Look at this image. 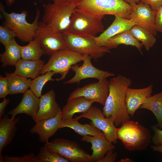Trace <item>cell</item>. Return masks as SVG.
Masks as SVG:
<instances>
[{
  "mask_svg": "<svg viewBox=\"0 0 162 162\" xmlns=\"http://www.w3.org/2000/svg\"></svg>",
  "mask_w": 162,
  "mask_h": 162,
  "instance_id": "47",
  "label": "cell"
},
{
  "mask_svg": "<svg viewBox=\"0 0 162 162\" xmlns=\"http://www.w3.org/2000/svg\"><path fill=\"white\" fill-rule=\"evenodd\" d=\"M116 136L125 148L130 151L146 149L152 137L149 129L138 122L127 121L117 128Z\"/></svg>",
  "mask_w": 162,
  "mask_h": 162,
  "instance_id": "3",
  "label": "cell"
},
{
  "mask_svg": "<svg viewBox=\"0 0 162 162\" xmlns=\"http://www.w3.org/2000/svg\"><path fill=\"white\" fill-rule=\"evenodd\" d=\"M152 148L155 152H160L162 154V145H152Z\"/></svg>",
  "mask_w": 162,
  "mask_h": 162,
  "instance_id": "42",
  "label": "cell"
},
{
  "mask_svg": "<svg viewBox=\"0 0 162 162\" xmlns=\"http://www.w3.org/2000/svg\"><path fill=\"white\" fill-rule=\"evenodd\" d=\"M104 17L90 15L76 8L71 16L66 32L79 35L96 36L97 34L104 30L102 22Z\"/></svg>",
  "mask_w": 162,
  "mask_h": 162,
  "instance_id": "6",
  "label": "cell"
},
{
  "mask_svg": "<svg viewBox=\"0 0 162 162\" xmlns=\"http://www.w3.org/2000/svg\"><path fill=\"white\" fill-rule=\"evenodd\" d=\"M61 110L60 107L56 101L54 91L50 90L40 98L38 111L32 118L36 123L43 119L53 118Z\"/></svg>",
  "mask_w": 162,
  "mask_h": 162,
  "instance_id": "15",
  "label": "cell"
},
{
  "mask_svg": "<svg viewBox=\"0 0 162 162\" xmlns=\"http://www.w3.org/2000/svg\"><path fill=\"white\" fill-rule=\"evenodd\" d=\"M4 157V162H36V156L33 153L22 157Z\"/></svg>",
  "mask_w": 162,
  "mask_h": 162,
  "instance_id": "34",
  "label": "cell"
},
{
  "mask_svg": "<svg viewBox=\"0 0 162 162\" xmlns=\"http://www.w3.org/2000/svg\"><path fill=\"white\" fill-rule=\"evenodd\" d=\"M126 3L130 4V5L137 4L141 1V0H123Z\"/></svg>",
  "mask_w": 162,
  "mask_h": 162,
  "instance_id": "43",
  "label": "cell"
},
{
  "mask_svg": "<svg viewBox=\"0 0 162 162\" xmlns=\"http://www.w3.org/2000/svg\"><path fill=\"white\" fill-rule=\"evenodd\" d=\"M77 8L94 16L111 15L130 19L133 7L123 0H80Z\"/></svg>",
  "mask_w": 162,
  "mask_h": 162,
  "instance_id": "2",
  "label": "cell"
},
{
  "mask_svg": "<svg viewBox=\"0 0 162 162\" xmlns=\"http://www.w3.org/2000/svg\"><path fill=\"white\" fill-rule=\"evenodd\" d=\"M153 85L150 84L143 88L135 89L129 87L126 92L125 101L127 109L130 116H133L140 109L146 98L151 95Z\"/></svg>",
  "mask_w": 162,
  "mask_h": 162,
  "instance_id": "18",
  "label": "cell"
},
{
  "mask_svg": "<svg viewBox=\"0 0 162 162\" xmlns=\"http://www.w3.org/2000/svg\"><path fill=\"white\" fill-rule=\"evenodd\" d=\"M154 135L152 137V141L154 145H162V130L159 129L156 125L152 127Z\"/></svg>",
  "mask_w": 162,
  "mask_h": 162,
  "instance_id": "36",
  "label": "cell"
},
{
  "mask_svg": "<svg viewBox=\"0 0 162 162\" xmlns=\"http://www.w3.org/2000/svg\"><path fill=\"white\" fill-rule=\"evenodd\" d=\"M114 150L108 151L104 156L98 162H113L115 161L117 157L116 152H113Z\"/></svg>",
  "mask_w": 162,
  "mask_h": 162,
  "instance_id": "37",
  "label": "cell"
},
{
  "mask_svg": "<svg viewBox=\"0 0 162 162\" xmlns=\"http://www.w3.org/2000/svg\"><path fill=\"white\" fill-rule=\"evenodd\" d=\"M75 118L78 119L84 118L91 121L90 124L101 131L108 140L113 144L117 142V128L111 117L106 118L99 108L92 106L87 111Z\"/></svg>",
  "mask_w": 162,
  "mask_h": 162,
  "instance_id": "11",
  "label": "cell"
},
{
  "mask_svg": "<svg viewBox=\"0 0 162 162\" xmlns=\"http://www.w3.org/2000/svg\"><path fill=\"white\" fill-rule=\"evenodd\" d=\"M56 74L52 71H48L41 75L38 76L33 79L31 84L30 89L38 98H40L42 96V91L43 86L47 82L56 80L53 79V75Z\"/></svg>",
  "mask_w": 162,
  "mask_h": 162,
  "instance_id": "31",
  "label": "cell"
},
{
  "mask_svg": "<svg viewBox=\"0 0 162 162\" xmlns=\"http://www.w3.org/2000/svg\"><path fill=\"white\" fill-rule=\"evenodd\" d=\"M109 81L107 78L89 83L73 91L68 99L82 97L104 106L109 93Z\"/></svg>",
  "mask_w": 162,
  "mask_h": 162,
  "instance_id": "13",
  "label": "cell"
},
{
  "mask_svg": "<svg viewBox=\"0 0 162 162\" xmlns=\"http://www.w3.org/2000/svg\"><path fill=\"white\" fill-rule=\"evenodd\" d=\"M41 59L36 60H25L21 59L15 65L14 73L21 76L34 79L38 76L45 64Z\"/></svg>",
  "mask_w": 162,
  "mask_h": 162,
  "instance_id": "23",
  "label": "cell"
},
{
  "mask_svg": "<svg viewBox=\"0 0 162 162\" xmlns=\"http://www.w3.org/2000/svg\"><path fill=\"white\" fill-rule=\"evenodd\" d=\"M61 112L53 118L43 119L36 123L30 129V132L38 134L39 141L45 143L59 129L62 120Z\"/></svg>",
  "mask_w": 162,
  "mask_h": 162,
  "instance_id": "17",
  "label": "cell"
},
{
  "mask_svg": "<svg viewBox=\"0 0 162 162\" xmlns=\"http://www.w3.org/2000/svg\"><path fill=\"white\" fill-rule=\"evenodd\" d=\"M62 34L68 49L82 55H88L95 61L110 52L104 46L98 45L95 37L75 34L67 32Z\"/></svg>",
  "mask_w": 162,
  "mask_h": 162,
  "instance_id": "8",
  "label": "cell"
},
{
  "mask_svg": "<svg viewBox=\"0 0 162 162\" xmlns=\"http://www.w3.org/2000/svg\"><path fill=\"white\" fill-rule=\"evenodd\" d=\"M136 24L131 20L115 16V18L110 25L100 35L94 37L97 44L104 46L108 41L115 35L130 30Z\"/></svg>",
  "mask_w": 162,
  "mask_h": 162,
  "instance_id": "16",
  "label": "cell"
},
{
  "mask_svg": "<svg viewBox=\"0 0 162 162\" xmlns=\"http://www.w3.org/2000/svg\"><path fill=\"white\" fill-rule=\"evenodd\" d=\"M17 37L14 31L4 26H0V42L4 46Z\"/></svg>",
  "mask_w": 162,
  "mask_h": 162,
  "instance_id": "33",
  "label": "cell"
},
{
  "mask_svg": "<svg viewBox=\"0 0 162 162\" xmlns=\"http://www.w3.org/2000/svg\"><path fill=\"white\" fill-rule=\"evenodd\" d=\"M75 4L53 2L43 4L42 21L54 32L62 33L69 26L71 16L77 8Z\"/></svg>",
  "mask_w": 162,
  "mask_h": 162,
  "instance_id": "5",
  "label": "cell"
},
{
  "mask_svg": "<svg viewBox=\"0 0 162 162\" xmlns=\"http://www.w3.org/2000/svg\"><path fill=\"white\" fill-rule=\"evenodd\" d=\"M4 47V51L0 54L2 67L15 66L21 58V46L17 43L14 38Z\"/></svg>",
  "mask_w": 162,
  "mask_h": 162,
  "instance_id": "26",
  "label": "cell"
},
{
  "mask_svg": "<svg viewBox=\"0 0 162 162\" xmlns=\"http://www.w3.org/2000/svg\"><path fill=\"white\" fill-rule=\"evenodd\" d=\"M20 119L19 117L10 118L7 115H4L0 119V162H4V157L2 154V150L12 142L17 129L16 125Z\"/></svg>",
  "mask_w": 162,
  "mask_h": 162,
  "instance_id": "19",
  "label": "cell"
},
{
  "mask_svg": "<svg viewBox=\"0 0 162 162\" xmlns=\"http://www.w3.org/2000/svg\"><path fill=\"white\" fill-rule=\"evenodd\" d=\"M140 108L151 111L157 121V126L162 128V91L160 92L148 97Z\"/></svg>",
  "mask_w": 162,
  "mask_h": 162,
  "instance_id": "27",
  "label": "cell"
},
{
  "mask_svg": "<svg viewBox=\"0 0 162 162\" xmlns=\"http://www.w3.org/2000/svg\"><path fill=\"white\" fill-rule=\"evenodd\" d=\"M141 1L148 4L153 11L156 12L162 5V0H141Z\"/></svg>",
  "mask_w": 162,
  "mask_h": 162,
  "instance_id": "39",
  "label": "cell"
},
{
  "mask_svg": "<svg viewBox=\"0 0 162 162\" xmlns=\"http://www.w3.org/2000/svg\"><path fill=\"white\" fill-rule=\"evenodd\" d=\"M9 94L8 82L6 76L0 75V98H4Z\"/></svg>",
  "mask_w": 162,
  "mask_h": 162,
  "instance_id": "35",
  "label": "cell"
},
{
  "mask_svg": "<svg viewBox=\"0 0 162 162\" xmlns=\"http://www.w3.org/2000/svg\"><path fill=\"white\" fill-rule=\"evenodd\" d=\"M76 118L62 120L59 129L68 128L74 130L79 135L83 136L90 135L95 136L104 134L100 130L98 129L94 125L90 124H82Z\"/></svg>",
  "mask_w": 162,
  "mask_h": 162,
  "instance_id": "24",
  "label": "cell"
},
{
  "mask_svg": "<svg viewBox=\"0 0 162 162\" xmlns=\"http://www.w3.org/2000/svg\"><path fill=\"white\" fill-rule=\"evenodd\" d=\"M10 102L9 98H4L3 101L0 103V119L2 118L5 112V109Z\"/></svg>",
  "mask_w": 162,
  "mask_h": 162,
  "instance_id": "40",
  "label": "cell"
},
{
  "mask_svg": "<svg viewBox=\"0 0 162 162\" xmlns=\"http://www.w3.org/2000/svg\"><path fill=\"white\" fill-rule=\"evenodd\" d=\"M83 142L90 143L92 150L91 155L93 162H98L109 150H114L115 146L107 140L104 134L92 136L85 135L81 138Z\"/></svg>",
  "mask_w": 162,
  "mask_h": 162,
  "instance_id": "20",
  "label": "cell"
},
{
  "mask_svg": "<svg viewBox=\"0 0 162 162\" xmlns=\"http://www.w3.org/2000/svg\"><path fill=\"white\" fill-rule=\"evenodd\" d=\"M132 160L129 158H126L125 159H122L120 161L118 162H132Z\"/></svg>",
  "mask_w": 162,
  "mask_h": 162,
  "instance_id": "45",
  "label": "cell"
},
{
  "mask_svg": "<svg viewBox=\"0 0 162 162\" xmlns=\"http://www.w3.org/2000/svg\"><path fill=\"white\" fill-rule=\"evenodd\" d=\"M16 0H5L6 4L8 6H10L14 3Z\"/></svg>",
  "mask_w": 162,
  "mask_h": 162,
  "instance_id": "44",
  "label": "cell"
},
{
  "mask_svg": "<svg viewBox=\"0 0 162 162\" xmlns=\"http://www.w3.org/2000/svg\"><path fill=\"white\" fill-rule=\"evenodd\" d=\"M39 0L40 1H41V0Z\"/></svg>",
  "mask_w": 162,
  "mask_h": 162,
  "instance_id": "46",
  "label": "cell"
},
{
  "mask_svg": "<svg viewBox=\"0 0 162 162\" xmlns=\"http://www.w3.org/2000/svg\"><path fill=\"white\" fill-rule=\"evenodd\" d=\"M21 58L25 60L40 59L44 51L40 44L36 40L33 39L25 46H21Z\"/></svg>",
  "mask_w": 162,
  "mask_h": 162,
  "instance_id": "30",
  "label": "cell"
},
{
  "mask_svg": "<svg viewBox=\"0 0 162 162\" xmlns=\"http://www.w3.org/2000/svg\"><path fill=\"white\" fill-rule=\"evenodd\" d=\"M0 10L5 20L4 26L14 31L20 40L24 42H29L34 39L40 16V12L38 8H36V16L32 23L26 20L28 14L25 10H22L20 13H8L0 2Z\"/></svg>",
  "mask_w": 162,
  "mask_h": 162,
  "instance_id": "4",
  "label": "cell"
},
{
  "mask_svg": "<svg viewBox=\"0 0 162 162\" xmlns=\"http://www.w3.org/2000/svg\"><path fill=\"white\" fill-rule=\"evenodd\" d=\"M53 2L66 4H75L77 5L80 0H51Z\"/></svg>",
  "mask_w": 162,
  "mask_h": 162,
  "instance_id": "41",
  "label": "cell"
},
{
  "mask_svg": "<svg viewBox=\"0 0 162 162\" xmlns=\"http://www.w3.org/2000/svg\"><path fill=\"white\" fill-rule=\"evenodd\" d=\"M40 98L37 97L30 89L23 93L22 99L19 104L8 112L12 118L18 114H26L32 117L37 113L39 109Z\"/></svg>",
  "mask_w": 162,
  "mask_h": 162,
  "instance_id": "21",
  "label": "cell"
},
{
  "mask_svg": "<svg viewBox=\"0 0 162 162\" xmlns=\"http://www.w3.org/2000/svg\"><path fill=\"white\" fill-rule=\"evenodd\" d=\"M121 44L135 47L142 53V44L133 36L129 30L113 37L108 41L104 47L110 50L116 48Z\"/></svg>",
  "mask_w": 162,
  "mask_h": 162,
  "instance_id": "25",
  "label": "cell"
},
{
  "mask_svg": "<svg viewBox=\"0 0 162 162\" xmlns=\"http://www.w3.org/2000/svg\"><path fill=\"white\" fill-rule=\"evenodd\" d=\"M94 102L82 97L68 99L66 104L61 112L62 120L73 118L74 114L87 111Z\"/></svg>",
  "mask_w": 162,
  "mask_h": 162,
  "instance_id": "22",
  "label": "cell"
},
{
  "mask_svg": "<svg viewBox=\"0 0 162 162\" xmlns=\"http://www.w3.org/2000/svg\"><path fill=\"white\" fill-rule=\"evenodd\" d=\"M92 59L88 55L83 54L82 64L80 66L76 64L71 67L70 69L75 72V75L64 83L71 84L78 83L82 80L90 78L96 79L100 81L115 76L114 73L101 70L95 67L92 63Z\"/></svg>",
  "mask_w": 162,
  "mask_h": 162,
  "instance_id": "12",
  "label": "cell"
},
{
  "mask_svg": "<svg viewBox=\"0 0 162 162\" xmlns=\"http://www.w3.org/2000/svg\"><path fill=\"white\" fill-rule=\"evenodd\" d=\"M131 6L133 11L130 19L136 25L146 29L156 35L158 32L155 24L157 12L153 11L148 4L141 1Z\"/></svg>",
  "mask_w": 162,
  "mask_h": 162,
  "instance_id": "14",
  "label": "cell"
},
{
  "mask_svg": "<svg viewBox=\"0 0 162 162\" xmlns=\"http://www.w3.org/2000/svg\"><path fill=\"white\" fill-rule=\"evenodd\" d=\"M82 60V55L68 48L61 50L50 56L39 74L52 71L61 75L59 78L56 79L57 81H59L65 79L72 65Z\"/></svg>",
  "mask_w": 162,
  "mask_h": 162,
  "instance_id": "7",
  "label": "cell"
},
{
  "mask_svg": "<svg viewBox=\"0 0 162 162\" xmlns=\"http://www.w3.org/2000/svg\"><path fill=\"white\" fill-rule=\"evenodd\" d=\"M44 146L69 162H93L91 155L88 154L76 142L71 140L57 138L50 142L47 141Z\"/></svg>",
  "mask_w": 162,
  "mask_h": 162,
  "instance_id": "9",
  "label": "cell"
},
{
  "mask_svg": "<svg viewBox=\"0 0 162 162\" xmlns=\"http://www.w3.org/2000/svg\"><path fill=\"white\" fill-rule=\"evenodd\" d=\"M129 30L133 36L142 44L147 50L152 48L156 42L155 35L146 29L135 25Z\"/></svg>",
  "mask_w": 162,
  "mask_h": 162,
  "instance_id": "29",
  "label": "cell"
},
{
  "mask_svg": "<svg viewBox=\"0 0 162 162\" xmlns=\"http://www.w3.org/2000/svg\"><path fill=\"white\" fill-rule=\"evenodd\" d=\"M8 80L9 94L24 93L30 88L32 80L16 74L5 73Z\"/></svg>",
  "mask_w": 162,
  "mask_h": 162,
  "instance_id": "28",
  "label": "cell"
},
{
  "mask_svg": "<svg viewBox=\"0 0 162 162\" xmlns=\"http://www.w3.org/2000/svg\"><path fill=\"white\" fill-rule=\"evenodd\" d=\"M131 84L130 79L122 74L111 78L109 81V93L102 111L106 117L112 118L116 127L130 120L125 97L126 90Z\"/></svg>",
  "mask_w": 162,
  "mask_h": 162,
  "instance_id": "1",
  "label": "cell"
},
{
  "mask_svg": "<svg viewBox=\"0 0 162 162\" xmlns=\"http://www.w3.org/2000/svg\"><path fill=\"white\" fill-rule=\"evenodd\" d=\"M155 24L157 32H162V5L156 12Z\"/></svg>",
  "mask_w": 162,
  "mask_h": 162,
  "instance_id": "38",
  "label": "cell"
},
{
  "mask_svg": "<svg viewBox=\"0 0 162 162\" xmlns=\"http://www.w3.org/2000/svg\"><path fill=\"white\" fill-rule=\"evenodd\" d=\"M69 162L57 153L50 150L44 146L40 148L38 155L36 156V162Z\"/></svg>",
  "mask_w": 162,
  "mask_h": 162,
  "instance_id": "32",
  "label": "cell"
},
{
  "mask_svg": "<svg viewBox=\"0 0 162 162\" xmlns=\"http://www.w3.org/2000/svg\"><path fill=\"white\" fill-rule=\"evenodd\" d=\"M34 39L40 44L45 55L68 48L62 33L54 32L42 21L39 22Z\"/></svg>",
  "mask_w": 162,
  "mask_h": 162,
  "instance_id": "10",
  "label": "cell"
}]
</instances>
